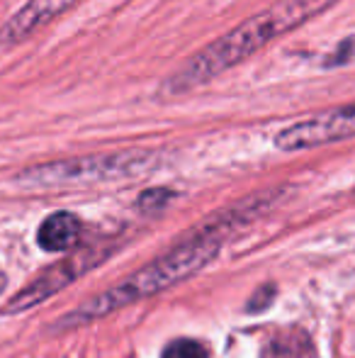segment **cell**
I'll return each instance as SVG.
<instances>
[{
    "label": "cell",
    "instance_id": "obj_1",
    "mask_svg": "<svg viewBox=\"0 0 355 358\" xmlns=\"http://www.w3.org/2000/svg\"><path fill=\"white\" fill-rule=\"evenodd\" d=\"M331 3L333 0H278L275 5L251 15L241 24L229 29L227 34H222L207 47L199 49L197 54H192L163 83V95L176 98V95L192 93L195 88L212 83L229 69L248 62L253 54L266 49L275 39L285 37L292 29L302 27L307 20L317 17Z\"/></svg>",
    "mask_w": 355,
    "mask_h": 358
},
{
    "label": "cell",
    "instance_id": "obj_2",
    "mask_svg": "<svg viewBox=\"0 0 355 358\" xmlns=\"http://www.w3.org/2000/svg\"><path fill=\"white\" fill-rule=\"evenodd\" d=\"M261 205H263V198H251L248 203L214 217L209 224L199 227V229H195L190 236H185L180 244H176L168 251V254L158 256L153 264H149L146 268L134 273L127 283L93 297L81 310L71 312L68 320L63 322V327L81 324V322H88V320H98V317L107 315V312L117 310V307H124L134 300L149 297V295H153V292H161V290H166L168 285L188 278L190 273H195V271H199L204 264L212 261V256L222 249L224 234L232 231L239 220H251V217H256Z\"/></svg>",
    "mask_w": 355,
    "mask_h": 358
},
{
    "label": "cell",
    "instance_id": "obj_3",
    "mask_svg": "<svg viewBox=\"0 0 355 358\" xmlns=\"http://www.w3.org/2000/svg\"><path fill=\"white\" fill-rule=\"evenodd\" d=\"M156 154L151 151H119V154L83 156V159L54 161V164L34 166L17 176L22 185L32 188H56V185H88L122 180L132 176H144L156 166Z\"/></svg>",
    "mask_w": 355,
    "mask_h": 358
},
{
    "label": "cell",
    "instance_id": "obj_4",
    "mask_svg": "<svg viewBox=\"0 0 355 358\" xmlns=\"http://www.w3.org/2000/svg\"><path fill=\"white\" fill-rule=\"evenodd\" d=\"M351 137H355V103L324 110L307 120L287 124L275 134V146L280 151H304L314 149V146L336 144Z\"/></svg>",
    "mask_w": 355,
    "mask_h": 358
},
{
    "label": "cell",
    "instance_id": "obj_5",
    "mask_svg": "<svg viewBox=\"0 0 355 358\" xmlns=\"http://www.w3.org/2000/svg\"><path fill=\"white\" fill-rule=\"evenodd\" d=\"M81 0H27L8 22L0 27V47H15L32 37L37 29L47 27L56 17L73 8Z\"/></svg>",
    "mask_w": 355,
    "mask_h": 358
},
{
    "label": "cell",
    "instance_id": "obj_6",
    "mask_svg": "<svg viewBox=\"0 0 355 358\" xmlns=\"http://www.w3.org/2000/svg\"><path fill=\"white\" fill-rule=\"evenodd\" d=\"M88 268V264H83L81 256H73V259L63 261V264L49 268L47 273H42L29 287H24L22 292L15 295V300L8 305V312H17V310H27V307L37 305L39 300H47L52 292H56L59 287H63L66 283H71L78 273Z\"/></svg>",
    "mask_w": 355,
    "mask_h": 358
},
{
    "label": "cell",
    "instance_id": "obj_7",
    "mask_svg": "<svg viewBox=\"0 0 355 358\" xmlns=\"http://www.w3.org/2000/svg\"><path fill=\"white\" fill-rule=\"evenodd\" d=\"M81 236V222L71 213H54L42 222L37 231V241L47 251H66Z\"/></svg>",
    "mask_w": 355,
    "mask_h": 358
},
{
    "label": "cell",
    "instance_id": "obj_8",
    "mask_svg": "<svg viewBox=\"0 0 355 358\" xmlns=\"http://www.w3.org/2000/svg\"><path fill=\"white\" fill-rule=\"evenodd\" d=\"M163 358H207V351L192 339H178L163 351Z\"/></svg>",
    "mask_w": 355,
    "mask_h": 358
},
{
    "label": "cell",
    "instance_id": "obj_9",
    "mask_svg": "<svg viewBox=\"0 0 355 358\" xmlns=\"http://www.w3.org/2000/svg\"><path fill=\"white\" fill-rule=\"evenodd\" d=\"M0 290H3V273H0Z\"/></svg>",
    "mask_w": 355,
    "mask_h": 358
}]
</instances>
